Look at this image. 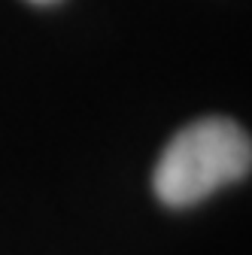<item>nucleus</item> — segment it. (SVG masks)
Instances as JSON below:
<instances>
[{
    "label": "nucleus",
    "instance_id": "obj_2",
    "mask_svg": "<svg viewBox=\"0 0 252 255\" xmlns=\"http://www.w3.org/2000/svg\"><path fill=\"white\" fill-rule=\"evenodd\" d=\"M34 3H55V0H34Z\"/></svg>",
    "mask_w": 252,
    "mask_h": 255
},
{
    "label": "nucleus",
    "instance_id": "obj_1",
    "mask_svg": "<svg viewBox=\"0 0 252 255\" xmlns=\"http://www.w3.org/2000/svg\"><path fill=\"white\" fill-rule=\"evenodd\" d=\"M252 146L246 131L222 116L198 119L167 143L155 164V195L167 207H192L216 188L249 176Z\"/></svg>",
    "mask_w": 252,
    "mask_h": 255
}]
</instances>
